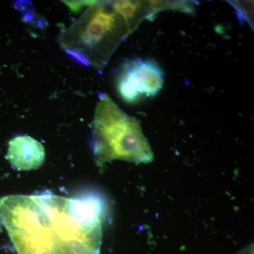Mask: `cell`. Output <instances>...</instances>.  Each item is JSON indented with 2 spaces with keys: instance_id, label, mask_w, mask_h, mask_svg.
I'll return each instance as SVG.
<instances>
[{
  "instance_id": "6da1fadb",
  "label": "cell",
  "mask_w": 254,
  "mask_h": 254,
  "mask_svg": "<svg viewBox=\"0 0 254 254\" xmlns=\"http://www.w3.org/2000/svg\"><path fill=\"white\" fill-rule=\"evenodd\" d=\"M91 147L98 168L115 160L146 164L154 158L140 122L128 116L105 93L100 95L95 108Z\"/></svg>"
},
{
  "instance_id": "7a4b0ae2",
  "label": "cell",
  "mask_w": 254,
  "mask_h": 254,
  "mask_svg": "<svg viewBox=\"0 0 254 254\" xmlns=\"http://www.w3.org/2000/svg\"><path fill=\"white\" fill-rule=\"evenodd\" d=\"M38 196L49 216L58 245L78 244L100 253L106 211L101 197L88 194L68 198L48 193Z\"/></svg>"
},
{
  "instance_id": "3957f363",
  "label": "cell",
  "mask_w": 254,
  "mask_h": 254,
  "mask_svg": "<svg viewBox=\"0 0 254 254\" xmlns=\"http://www.w3.org/2000/svg\"><path fill=\"white\" fill-rule=\"evenodd\" d=\"M0 220L18 254H44L58 245L51 221L38 195L2 197Z\"/></svg>"
},
{
  "instance_id": "277c9868",
  "label": "cell",
  "mask_w": 254,
  "mask_h": 254,
  "mask_svg": "<svg viewBox=\"0 0 254 254\" xmlns=\"http://www.w3.org/2000/svg\"><path fill=\"white\" fill-rule=\"evenodd\" d=\"M88 11L79 20L68 28L63 35V45L65 51L76 53L89 64L87 55L103 46L118 31L120 16L113 7L108 9L105 4H95L89 6Z\"/></svg>"
},
{
  "instance_id": "5b68a950",
  "label": "cell",
  "mask_w": 254,
  "mask_h": 254,
  "mask_svg": "<svg viewBox=\"0 0 254 254\" xmlns=\"http://www.w3.org/2000/svg\"><path fill=\"white\" fill-rule=\"evenodd\" d=\"M163 84V70L152 60H127L117 78L119 95L128 104L137 103L143 96H155Z\"/></svg>"
},
{
  "instance_id": "8992f818",
  "label": "cell",
  "mask_w": 254,
  "mask_h": 254,
  "mask_svg": "<svg viewBox=\"0 0 254 254\" xmlns=\"http://www.w3.org/2000/svg\"><path fill=\"white\" fill-rule=\"evenodd\" d=\"M45 158L44 147L31 136H18L9 142L6 159L14 170H36L43 165Z\"/></svg>"
},
{
  "instance_id": "52a82bcc",
  "label": "cell",
  "mask_w": 254,
  "mask_h": 254,
  "mask_svg": "<svg viewBox=\"0 0 254 254\" xmlns=\"http://www.w3.org/2000/svg\"><path fill=\"white\" fill-rule=\"evenodd\" d=\"M143 4L140 1H117L112 4V7L125 21L127 29L131 31L132 21L135 19Z\"/></svg>"
},
{
  "instance_id": "ba28073f",
  "label": "cell",
  "mask_w": 254,
  "mask_h": 254,
  "mask_svg": "<svg viewBox=\"0 0 254 254\" xmlns=\"http://www.w3.org/2000/svg\"><path fill=\"white\" fill-rule=\"evenodd\" d=\"M149 5L152 12L148 16V20H150L151 16H154L155 13L167 9L176 10L186 14H193L194 12L193 4L189 1H150Z\"/></svg>"
},
{
  "instance_id": "9c48e42d",
  "label": "cell",
  "mask_w": 254,
  "mask_h": 254,
  "mask_svg": "<svg viewBox=\"0 0 254 254\" xmlns=\"http://www.w3.org/2000/svg\"><path fill=\"white\" fill-rule=\"evenodd\" d=\"M44 254H100L86 250L78 244H63L57 246L54 250Z\"/></svg>"
},
{
  "instance_id": "30bf717a",
  "label": "cell",
  "mask_w": 254,
  "mask_h": 254,
  "mask_svg": "<svg viewBox=\"0 0 254 254\" xmlns=\"http://www.w3.org/2000/svg\"><path fill=\"white\" fill-rule=\"evenodd\" d=\"M64 4L68 6L71 11L73 12H78L80 11L83 6H91L92 5L95 4L97 1H64Z\"/></svg>"
},
{
  "instance_id": "8fae6325",
  "label": "cell",
  "mask_w": 254,
  "mask_h": 254,
  "mask_svg": "<svg viewBox=\"0 0 254 254\" xmlns=\"http://www.w3.org/2000/svg\"><path fill=\"white\" fill-rule=\"evenodd\" d=\"M238 254H254V247L253 246H250L248 248L245 249L243 251L239 253Z\"/></svg>"
}]
</instances>
